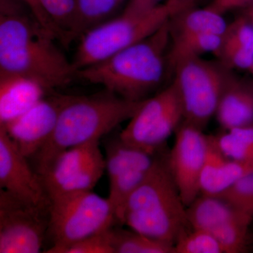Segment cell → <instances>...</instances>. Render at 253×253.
I'll list each match as a JSON object with an SVG mask.
<instances>
[{
	"mask_svg": "<svg viewBox=\"0 0 253 253\" xmlns=\"http://www.w3.org/2000/svg\"><path fill=\"white\" fill-rule=\"evenodd\" d=\"M56 42L23 0H0V75L28 78L49 91L69 85L77 70Z\"/></svg>",
	"mask_w": 253,
	"mask_h": 253,
	"instance_id": "obj_1",
	"label": "cell"
},
{
	"mask_svg": "<svg viewBox=\"0 0 253 253\" xmlns=\"http://www.w3.org/2000/svg\"><path fill=\"white\" fill-rule=\"evenodd\" d=\"M169 21L144 41L101 62L78 70V79L99 84L129 101L147 99L148 95L162 84L169 68Z\"/></svg>",
	"mask_w": 253,
	"mask_h": 253,
	"instance_id": "obj_2",
	"label": "cell"
},
{
	"mask_svg": "<svg viewBox=\"0 0 253 253\" xmlns=\"http://www.w3.org/2000/svg\"><path fill=\"white\" fill-rule=\"evenodd\" d=\"M144 101H129L106 90L91 96L71 95L52 135L33 158L35 170L41 175L66 150L99 141L130 120Z\"/></svg>",
	"mask_w": 253,
	"mask_h": 253,
	"instance_id": "obj_3",
	"label": "cell"
},
{
	"mask_svg": "<svg viewBox=\"0 0 253 253\" xmlns=\"http://www.w3.org/2000/svg\"><path fill=\"white\" fill-rule=\"evenodd\" d=\"M186 208L171 172L168 154L156 155L152 167L126 202L122 225L174 247L191 229Z\"/></svg>",
	"mask_w": 253,
	"mask_h": 253,
	"instance_id": "obj_4",
	"label": "cell"
},
{
	"mask_svg": "<svg viewBox=\"0 0 253 253\" xmlns=\"http://www.w3.org/2000/svg\"><path fill=\"white\" fill-rule=\"evenodd\" d=\"M181 11L174 0H168L147 12H121L80 38L73 63L82 69L107 59L116 53L144 41Z\"/></svg>",
	"mask_w": 253,
	"mask_h": 253,
	"instance_id": "obj_5",
	"label": "cell"
},
{
	"mask_svg": "<svg viewBox=\"0 0 253 253\" xmlns=\"http://www.w3.org/2000/svg\"><path fill=\"white\" fill-rule=\"evenodd\" d=\"M116 216L109 199L92 191L62 195L50 199L45 253L60 250L115 226Z\"/></svg>",
	"mask_w": 253,
	"mask_h": 253,
	"instance_id": "obj_6",
	"label": "cell"
},
{
	"mask_svg": "<svg viewBox=\"0 0 253 253\" xmlns=\"http://www.w3.org/2000/svg\"><path fill=\"white\" fill-rule=\"evenodd\" d=\"M172 70V83L180 99L184 121L204 129L215 116L229 70L202 57L183 60Z\"/></svg>",
	"mask_w": 253,
	"mask_h": 253,
	"instance_id": "obj_7",
	"label": "cell"
},
{
	"mask_svg": "<svg viewBox=\"0 0 253 253\" xmlns=\"http://www.w3.org/2000/svg\"><path fill=\"white\" fill-rule=\"evenodd\" d=\"M183 121L182 106L172 83L145 99L119 136L126 144L156 154Z\"/></svg>",
	"mask_w": 253,
	"mask_h": 253,
	"instance_id": "obj_8",
	"label": "cell"
},
{
	"mask_svg": "<svg viewBox=\"0 0 253 253\" xmlns=\"http://www.w3.org/2000/svg\"><path fill=\"white\" fill-rule=\"evenodd\" d=\"M105 171L99 141H94L63 151L40 176L50 200L92 191Z\"/></svg>",
	"mask_w": 253,
	"mask_h": 253,
	"instance_id": "obj_9",
	"label": "cell"
},
{
	"mask_svg": "<svg viewBox=\"0 0 253 253\" xmlns=\"http://www.w3.org/2000/svg\"><path fill=\"white\" fill-rule=\"evenodd\" d=\"M49 207L0 189V253H38L47 238Z\"/></svg>",
	"mask_w": 253,
	"mask_h": 253,
	"instance_id": "obj_10",
	"label": "cell"
},
{
	"mask_svg": "<svg viewBox=\"0 0 253 253\" xmlns=\"http://www.w3.org/2000/svg\"><path fill=\"white\" fill-rule=\"evenodd\" d=\"M186 211L191 228L212 234L224 253L247 252L249 226L253 221L226 200L200 194Z\"/></svg>",
	"mask_w": 253,
	"mask_h": 253,
	"instance_id": "obj_11",
	"label": "cell"
},
{
	"mask_svg": "<svg viewBox=\"0 0 253 253\" xmlns=\"http://www.w3.org/2000/svg\"><path fill=\"white\" fill-rule=\"evenodd\" d=\"M106 171L109 180V199L116 223L122 225L123 212L129 196L152 167L156 154L126 144L120 136L105 146Z\"/></svg>",
	"mask_w": 253,
	"mask_h": 253,
	"instance_id": "obj_12",
	"label": "cell"
},
{
	"mask_svg": "<svg viewBox=\"0 0 253 253\" xmlns=\"http://www.w3.org/2000/svg\"><path fill=\"white\" fill-rule=\"evenodd\" d=\"M204 129L183 121L175 131V141L168 163L181 199L188 207L201 194L200 178L208 150Z\"/></svg>",
	"mask_w": 253,
	"mask_h": 253,
	"instance_id": "obj_13",
	"label": "cell"
},
{
	"mask_svg": "<svg viewBox=\"0 0 253 253\" xmlns=\"http://www.w3.org/2000/svg\"><path fill=\"white\" fill-rule=\"evenodd\" d=\"M71 97L50 92L21 116L0 126L26 158H33L52 135L61 110Z\"/></svg>",
	"mask_w": 253,
	"mask_h": 253,
	"instance_id": "obj_14",
	"label": "cell"
},
{
	"mask_svg": "<svg viewBox=\"0 0 253 253\" xmlns=\"http://www.w3.org/2000/svg\"><path fill=\"white\" fill-rule=\"evenodd\" d=\"M0 189L36 206L49 207L50 200L41 176L0 126Z\"/></svg>",
	"mask_w": 253,
	"mask_h": 253,
	"instance_id": "obj_15",
	"label": "cell"
},
{
	"mask_svg": "<svg viewBox=\"0 0 253 253\" xmlns=\"http://www.w3.org/2000/svg\"><path fill=\"white\" fill-rule=\"evenodd\" d=\"M215 116L224 130L253 125V82L228 73Z\"/></svg>",
	"mask_w": 253,
	"mask_h": 253,
	"instance_id": "obj_16",
	"label": "cell"
},
{
	"mask_svg": "<svg viewBox=\"0 0 253 253\" xmlns=\"http://www.w3.org/2000/svg\"><path fill=\"white\" fill-rule=\"evenodd\" d=\"M50 92L28 78L0 75V125L21 116Z\"/></svg>",
	"mask_w": 253,
	"mask_h": 253,
	"instance_id": "obj_17",
	"label": "cell"
},
{
	"mask_svg": "<svg viewBox=\"0 0 253 253\" xmlns=\"http://www.w3.org/2000/svg\"><path fill=\"white\" fill-rule=\"evenodd\" d=\"M128 0H74V19L69 43L79 40L86 32L118 16Z\"/></svg>",
	"mask_w": 253,
	"mask_h": 253,
	"instance_id": "obj_18",
	"label": "cell"
},
{
	"mask_svg": "<svg viewBox=\"0 0 253 253\" xmlns=\"http://www.w3.org/2000/svg\"><path fill=\"white\" fill-rule=\"evenodd\" d=\"M223 16L208 6L204 9L191 6L171 18V34L211 33L222 36L228 25Z\"/></svg>",
	"mask_w": 253,
	"mask_h": 253,
	"instance_id": "obj_19",
	"label": "cell"
},
{
	"mask_svg": "<svg viewBox=\"0 0 253 253\" xmlns=\"http://www.w3.org/2000/svg\"><path fill=\"white\" fill-rule=\"evenodd\" d=\"M221 42L222 36L211 33L171 34L168 51L169 68L183 60L202 57L208 53L215 54Z\"/></svg>",
	"mask_w": 253,
	"mask_h": 253,
	"instance_id": "obj_20",
	"label": "cell"
},
{
	"mask_svg": "<svg viewBox=\"0 0 253 253\" xmlns=\"http://www.w3.org/2000/svg\"><path fill=\"white\" fill-rule=\"evenodd\" d=\"M217 147L229 159L253 162V125L224 130L213 136Z\"/></svg>",
	"mask_w": 253,
	"mask_h": 253,
	"instance_id": "obj_21",
	"label": "cell"
},
{
	"mask_svg": "<svg viewBox=\"0 0 253 253\" xmlns=\"http://www.w3.org/2000/svg\"><path fill=\"white\" fill-rule=\"evenodd\" d=\"M227 158L221 152L213 135H208V150L201 178L200 193L218 196L224 191V169Z\"/></svg>",
	"mask_w": 253,
	"mask_h": 253,
	"instance_id": "obj_22",
	"label": "cell"
},
{
	"mask_svg": "<svg viewBox=\"0 0 253 253\" xmlns=\"http://www.w3.org/2000/svg\"><path fill=\"white\" fill-rule=\"evenodd\" d=\"M111 241L115 253H175L173 246L115 226L111 228Z\"/></svg>",
	"mask_w": 253,
	"mask_h": 253,
	"instance_id": "obj_23",
	"label": "cell"
},
{
	"mask_svg": "<svg viewBox=\"0 0 253 253\" xmlns=\"http://www.w3.org/2000/svg\"><path fill=\"white\" fill-rule=\"evenodd\" d=\"M175 253H224L215 238L202 229H190L174 246Z\"/></svg>",
	"mask_w": 253,
	"mask_h": 253,
	"instance_id": "obj_24",
	"label": "cell"
},
{
	"mask_svg": "<svg viewBox=\"0 0 253 253\" xmlns=\"http://www.w3.org/2000/svg\"><path fill=\"white\" fill-rule=\"evenodd\" d=\"M43 8L62 38L63 46L69 45V34L74 19V0H41Z\"/></svg>",
	"mask_w": 253,
	"mask_h": 253,
	"instance_id": "obj_25",
	"label": "cell"
},
{
	"mask_svg": "<svg viewBox=\"0 0 253 253\" xmlns=\"http://www.w3.org/2000/svg\"><path fill=\"white\" fill-rule=\"evenodd\" d=\"M218 196L253 221V170Z\"/></svg>",
	"mask_w": 253,
	"mask_h": 253,
	"instance_id": "obj_26",
	"label": "cell"
},
{
	"mask_svg": "<svg viewBox=\"0 0 253 253\" xmlns=\"http://www.w3.org/2000/svg\"><path fill=\"white\" fill-rule=\"evenodd\" d=\"M219 62L227 69L251 70L253 64V51L221 42L220 47L214 54Z\"/></svg>",
	"mask_w": 253,
	"mask_h": 253,
	"instance_id": "obj_27",
	"label": "cell"
},
{
	"mask_svg": "<svg viewBox=\"0 0 253 253\" xmlns=\"http://www.w3.org/2000/svg\"><path fill=\"white\" fill-rule=\"evenodd\" d=\"M112 227L66 246L58 253H115L111 241Z\"/></svg>",
	"mask_w": 253,
	"mask_h": 253,
	"instance_id": "obj_28",
	"label": "cell"
},
{
	"mask_svg": "<svg viewBox=\"0 0 253 253\" xmlns=\"http://www.w3.org/2000/svg\"><path fill=\"white\" fill-rule=\"evenodd\" d=\"M222 41L253 51V24L247 16L228 23Z\"/></svg>",
	"mask_w": 253,
	"mask_h": 253,
	"instance_id": "obj_29",
	"label": "cell"
},
{
	"mask_svg": "<svg viewBox=\"0 0 253 253\" xmlns=\"http://www.w3.org/2000/svg\"><path fill=\"white\" fill-rule=\"evenodd\" d=\"M33 14L37 21L42 26L44 29L54 36L58 40L59 42L62 44V38L58 28L54 23L50 19L49 16L46 14L45 10L42 5L41 0H23Z\"/></svg>",
	"mask_w": 253,
	"mask_h": 253,
	"instance_id": "obj_30",
	"label": "cell"
},
{
	"mask_svg": "<svg viewBox=\"0 0 253 253\" xmlns=\"http://www.w3.org/2000/svg\"><path fill=\"white\" fill-rule=\"evenodd\" d=\"M253 0H212L208 7L224 15L234 10L251 6Z\"/></svg>",
	"mask_w": 253,
	"mask_h": 253,
	"instance_id": "obj_31",
	"label": "cell"
},
{
	"mask_svg": "<svg viewBox=\"0 0 253 253\" xmlns=\"http://www.w3.org/2000/svg\"><path fill=\"white\" fill-rule=\"evenodd\" d=\"M167 1L168 0H128L122 11L132 14L147 12Z\"/></svg>",
	"mask_w": 253,
	"mask_h": 253,
	"instance_id": "obj_32",
	"label": "cell"
},
{
	"mask_svg": "<svg viewBox=\"0 0 253 253\" xmlns=\"http://www.w3.org/2000/svg\"><path fill=\"white\" fill-rule=\"evenodd\" d=\"M174 1L181 6L182 10H184L194 6L196 0H174Z\"/></svg>",
	"mask_w": 253,
	"mask_h": 253,
	"instance_id": "obj_33",
	"label": "cell"
},
{
	"mask_svg": "<svg viewBox=\"0 0 253 253\" xmlns=\"http://www.w3.org/2000/svg\"><path fill=\"white\" fill-rule=\"evenodd\" d=\"M247 17L249 18L250 21H251L253 24V7L251 8V9L249 10V14L247 15Z\"/></svg>",
	"mask_w": 253,
	"mask_h": 253,
	"instance_id": "obj_34",
	"label": "cell"
},
{
	"mask_svg": "<svg viewBox=\"0 0 253 253\" xmlns=\"http://www.w3.org/2000/svg\"><path fill=\"white\" fill-rule=\"evenodd\" d=\"M250 72H251V74H252L253 79V64L252 67H251V70H250Z\"/></svg>",
	"mask_w": 253,
	"mask_h": 253,
	"instance_id": "obj_35",
	"label": "cell"
}]
</instances>
